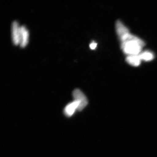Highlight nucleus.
<instances>
[{
	"label": "nucleus",
	"instance_id": "1",
	"mask_svg": "<svg viewBox=\"0 0 157 157\" xmlns=\"http://www.w3.org/2000/svg\"><path fill=\"white\" fill-rule=\"evenodd\" d=\"M116 29L124 53L128 56L140 54L145 45L143 40L130 33L128 29L120 21H117Z\"/></svg>",
	"mask_w": 157,
	"mask_h": 157
},
{
	"label": "nucleus",
	"instance_id": "2",
	"mask_svg": "<svg viewBox=\"0 0 157 157\" xmlns=\"http://www.w3.org/2000/svg\"><path fill=\"white\" fill-rule=\"evenodd\" d=\"M72 95L74 101L78 104V111H81L87 106L88 100L86 97L80 90L76 89L73 90Z\"/></svg>",
	"mask_w": 157,
	"mask_h": 157
},
{
	"label": "nucleus",
	"instance_id": "3",
	"mask_svg": "<svg viewBox=\"0 0 157 157\" xmlns=\"http://www.w3.org/2000/svg\"><path fill=\"white\" fill-rule=\"evenodd\" d=\"M11 34L13 43L16 45H19L20 42V27L16 21L12 23Z\"/></svg>",
	"mask_w": 157,
	"mask_h": 157
},
{
	"label": "nucleus",
	"instance_id": "4",
	"mask_svg": "<svg viewBox=\"0 0 157 157\" xmlns=\"http://www.w3.org/2000/svg\"><path fill=\"white\" fill-rule=\"evenodd\" d=\"M29 34L25 26L20 27V45L22 48H24L29 42Z\"/></svg>",
	"mask_w": 157,
	"mask_h": 157
},
{
	"label": "nucleus",
	"instance_id": "5",
	"mask_svg": "<svg viewBox=\"0 0 157 157\" xmlns=\"http://www.w3.org/2000/svg\"><path fill=\"white\" fill-rule=\"evenodd\" d=\"M78 103L76 101H73L65 107L64 109L65 115L69 117H71L73 115L76 110H78Z\"/></svg>",
	"mask_w": 157,
	"mask_h": 157
},
{
	"label": "nucleus",
	"instance_id": "6",
	"mask_svg": "<svg viewBox=\"0 0 157 157\" xmlns=\"http://www.w3.org/2000/svg\"><path fill=\"white\" fill-rule=\"evenodd\" d=\"M126 60L128 63L134 67L139 66L140 65L141 61L139 55L128 56Z\"/></svg>",
	"mask_w": 157,
	"mask_h": 157
},
{
	"label": "nucleus",
	"instance_id": "7",
	"mask_svg": "<svg viewBox=\"0 0 157 157\" xmlns=\"http://www.w3.org/2000/svg\"><path fill=\"white\" fill-rule=\"evenodd\" d=\"M139 55L141 60L146 62L151 61L154 59L155 57L153 53L149 51L143 52Z\"/></svg>",
	"mask_w": 157,
	"mask_h": 157
},
{
	"label": "nucleus",
	"instance_id": "8",
	"mask_svg": "<svg viewBox=\"0 0 157 157\" xmlns=\"http://www.w3.org/2000/svg\"><path fill=\"white\" fill-rule=\"evenodd\" d=\"M97 46V43L94 42H93L90 44V48L91 49H95Z\"/></svg>",
	"mask_w": 157,
	"mask_h": 157
}]
</instances>
